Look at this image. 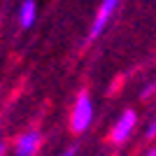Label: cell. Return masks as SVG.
Wrapping results in <instances>:
<instances>
[{
  "mask_svg": "<svg viewBox=\"0 0 156 156\" xmlns=\"http://www.w3.org/2000/svg\"><path fill=\"white\" fill-rule=\"evenodd\" d=\"M93 121V103L89 93H79L77 103H75V110H72V130L75 133H84Z\"/></svg>",
  "mask_w": 156,
  "mask_h": 156,
  "instance_id": "cell-1",
  "label": "cell"
},
{
  "mask_svg": "<svg viewBox=\"0 0 156 156\" xmlns=\"http://www.w3.org/2000/svg\"><path fill=\"white\" fill-rule=\"evenodd\" d=\"M137 117L133 110H126L121 117H119L117 126H114V130H112V142L114 144H124L126 140L130 137V133H133V126H135Z\"/></svg>",
  "mask_w": 156,
  "mask_h": 156,
  "instance_id": "cell-2",
  "label": "cell"
},
{
  "mask_svg": "<svg viewBox=\"0 0 156 156\" xmlns=\"http://www.w3.org/2000/svg\"><path fill=\"white\" fill-rule=\"evenodd\" d=\"M117 7H119V0H103V5H100V9H98V14H96V21H93V26H91V35H89V40H96L98 35L105 30L107 21L112 19V14H114Z\"/></svg>",
  "mask_w": 156,
  "mask_h": 156,
  "instance_id": "cell-3",
  "label": "cell"
},
{
  "mask_svg": "<svg viewBox=\"0 0 156 156\" xmlns=\"http://www.w3.org/2000/svg\"><path fill=\"white\" fill-rule=\"evenodd\" d=\"M40 133L37 130H28L26 135H21L19 137V142H16V154L19 156H30V154H35L37 151V144H40Z\"/></svg>",
  "mask_w": 156,
  "mask_h": 156,
  "instance_id": "cell-4",
  "label": "cell"
},
{
  "mask_svg": "<svg viewBox=\"0 0 156 156\" xmlns=\"http://www.w3.org/2000/svg\"><path fill=\"white\" fill-rule=\"evenodd\" d=\"M35 14H37V5L35 0H23L21 2V9H19V23L21 28H30L35 23Z\"/></svg>",
  "mask_w": 156,
  "mask_h": 156,
  "instance_id": "cell-5",
  "label": "cell"
},
{
  "mask_svg": "<svg viewBox=\"0 0 156 156\" xmlns=\"http://www.w3.org/2000/svg\"><path fill=\"white\" fill-rule=\"evenodd\" d=\"M144 137H147V140H154V137H156V119H154V121H151V124H149V128H147V133H144Z\"/></svg>",
  "mask_w": 156,
  "mask_h": 156,
  "instance_id": "cell-6",
  "label": "cell"
},
{
  "mask_svg": "<svg viewBox=\"0 0 156 156\" xmlns=\"http://www.w3.org/2000/svg\"><path fill=\"white\" fill-rule=\"evenodd\" d=\"M0 154H5V147H2V142H0Z\"/></svg>",
  "mask_w": 156,
  "mask_h": 156,
  "instance_id": "cell-7",
  "label": "cell"
}]
</instances>
